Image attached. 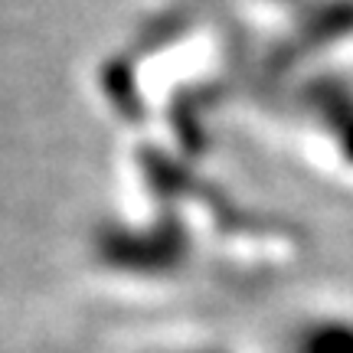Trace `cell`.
<instances>
[{
	"label": "cell",
	"instance_id": "6da1fadb",
	"mask_svg": "<svg viewBox=\"0 0 353 353\" xmlns=\"http://www.w3.org/2000/svg\"><path fill=\"white\" fill-rule=\"evenodd\" d=\"M291 353H353V321L321 317L304 324L291 341Z\"/></svg>",
	"mask_w": 353,
	"mask_h": 353
},
{
	"label": "cell",
	"instance_id": "7a4b0ae2",
	"mask_svg": "<svg viewBox=\"0 0 353 353\" xmlns=\"http://www.w3.org/2000/svg\"><path fill=\"white\" fill-rule=\"evenodd\" d=\"M183 353H219V350H183Z\"/></svg>",
	"mask_w": 353,
	"mask_h": 353
}]
</instances>
